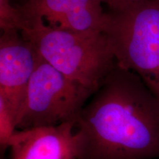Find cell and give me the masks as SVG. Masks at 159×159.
I'll use <instances>...</instances> for the list:
<instances>
[{
  "mask_svg": "<svg viewBox=\"0 0 159 159\" xmlns=\"http://www.w3.org/2000/svg\"><path fill=\"white\" fill-rule=\"evenodd\" d=\"M75 128L77 159H159V98L116 63Z\"/></svg>",
  "mask_w": 159,
  "mask_h": 159,
  "instance_id": "6da1fadb",
  "label": "cell"
},
{
  "mask_svg": "<svg viewBox=\"0 0 159 159\" xmlns=\"http://www.w3.org/2000/svg\"><path fill=\"white\" fill-rule=\"evenodd\" d=\"M20 33L46 62L94 92L116 65L102 30H65L49 27L41 19H33L26 21Z\"/></svg>",
  "mask_w": 159,
  "mask_h": 159,
  "instance_id": "7a4b0ae2",
  "label": "cell"
},
{
  "mask_svg": "<svg viewBox=\"0 0 159 159\" xmlns=\"http://www.w3.org/2000/svg\"><path fill=\"white\" fill-rule=\"evenodd\" d=\"M102 31L116 64L140 77L159 98V0L106 12Z\"/></svg>",
  "mask_w": 159,
  "mask_h": 159,
  "instance_id": "3957f363",
  "label": "cell"
},
{
  "mask_svg": "<svg viewBox=\"0 0 159 159\" xmlns=\"http://www.w3.org/2000/svg\"><path fill=\"white\" fill-rule=\"evenodd\" d=\"M94 93L66 77L39 55L17 117L16 129L76 124Z\"/></svg>",
  "mask_w": 159,
  "mask_h": 159,
  "instance_id": "277c9868",
  "label": "cell"
},
{
  "mask_svg": "<svg viewBox=\"0 0 159 159\" xmlns=\"http://www.w3.org/2000/svg\"><path fill=\"white\" fill-rule=\"evenodd\" d=\"M38 57L33 46L20 32H1L0 99L5 102L16 122L25 102Z\"/></svg>",
  "mask_w": 159,
  "mask_h": 159,
  "instance_id": "5b68a950",
  "label": "cell"
},
{
  "mask_svg": "<svg viewBox=\"0 0 159 159\" xmlns=\"http://www.w3.org/2000/svg\"><path fill=\"white\" fill-rule=\"evenodd\" d=\"M102 0H30L20 7L26 21L41 19L49 27L74 32L102 30Z\"/></svg>",
  "mask_w": 159,
  "mask_h": 159,
  "instance_id": "8992f818",
  "label": "cell"
},
{
  "mask_svg": "<svg viewBox=\"0 0 159 159\" xmlns=\"http://www.w3.org/2000/svg\"><path fill=\"white\" fill-rule=\"evenodd\" d=\"M7 149L10 159H77L75 124L16 130Z\"/></svg>",
  "mask_w": 159,
  "mask_h": 159,
  "instance_id": "52a82bcc",
  "label": "cell"
},
{
  "mask_svg": "<svg viewBox=\"0 0 159 159\" xmlns=\"http://www.w3.org/2000/svg\"><path fill=\"white\" fill-rule=\"evenodd\" d=\"M26 26V20L20 7H16L11 0H0L1 32H21Z\"/></svg>",
  "mask_w": 159,
  "mask_h": 159,
  "instance_id": "ba28073f",
  "label": "cell"
},
{
  "mask_svg": "<svg viewBox=\"0 0 159 159\" xmlns=\"http://www.w3.org/2000/svg\"><path fill=\"white\" fill-rule=\"evenodd\" d=\"M13 114L2 99H0V144L2 151L7 148L10 139L16 130Z\"/></svg>",
  "mask_w": 159,
  "mask_h": 159,
  "instance_id": "9c48e42d",
  "label": "cell"
},
{
  "mask_svg": "<svg viewBox=\"0 0 159 159\" xmlns=\"http://www.w3.org/2000/svg\"><path fill=\"white\" fill-rule=\"evenodd\" d=\"M141 1H143V0H102V3H105V5L108 6L110 11L119 9L121 7H125V6Z\"/></svg>",
  "mask_w": 159,
  "mask_h": 159,
  "instance_id": "30bf717a",
  "label": "cell"
},
{
  "mask_svg": "<svg viewBox=\"0 0 159 159\" xmlns=\"http://www.w3.org/2000/svg\"><path fill=\"white\" fill-rule=\"evenodd\" d=\"M29 1H30V0H26V2H29Z\"/></svg>",
  "mask_w": 159,
  "mask_h": 159,
  "instance_id": "8fae6325",
  "label": "cell"
}]
</instances>
